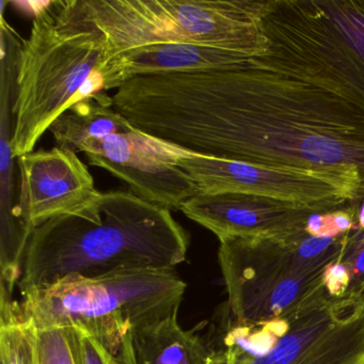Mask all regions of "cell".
<instances>
[{"label": "cell", "instance_id": "d6986e66", "mask_svg": "<svg viewBox=\"0 0 364 364\" xmlns=\"http://www.w3.org/2000/svg\"><path fill=\"white\" fill-rule=\"evenodd\" d=\"M358 227L364 231V199L362 200L361 205L358 208Z\"/></svg>", "mask_w": 364, "mask_h": 364}, {"label": "cell", "instance_id": "9a60e30c", "mask_svg": "<svg viewBox=\"0 0 364 364\" xmlns=\"http://www.w3.org/2000/svg\"><path fill=\"white\" fill-rule=\"evenodd\" d=\"M36 333L37 364H80L72 327L37 328Z\"/></svg>", "mask_w": 364, "mask_h": 364}, {"label": "cell", "instance_id": "4fadbf2b", "mask_svg": "<svg viewBox=\"0 0 364 364\" xmlns=\"http://www.w3.org/2000/svg\"><path fill=\"white\" fill-rule=\"evenodd\" d=\"M37 328L18 302L0 306L1 364H37Z\"/></svg>", "mask_w": 364, "mask_h": 364}, {"label": "cell", "instance_id": "7c38bea8", "mask_svg": "<svg viewBox=\"0 0 364 364\" xmlns=\"http://www.w3.org/2000/svg\"><path fill=\"white\" fill-rule=\"evenodd\" d=\"M135 364H206L210 350L193 331L184 330L178 313L136 330Z\"/></svg>", "mask_w": 364, "mask_h": 364}, {"label": "cell", "instance_id": "ac0fdd59", "mask_svg": "<svg viewBox=\"0 0 364 364\" xmlns=\"http://www.w3.org/2000/svg\"><path fill=\"white\" fill-rule=\"evenodd\" d=\"M206 364H231V355L225 347L210 350Z\"/></svg>", "mask_w": 364, "mask_h": 364}, {"label": "cell", "instance_id": "ba28073f", "mask_svg": "<svg viewBox=\"0 0 364 364\" xmlns=\"http://www.w3.org/2000/svg\"><path fill=\"white\" fill-rule=\"evenodd\" d=\"M178 167L201 195L259 196L323 210L364 199L363 180L353 166L298 168L210 156L188 151Z\"/></svg>", "mask_w": 364, "mask_h": 364}, {"label": "cell", "instance_id": "2e32d148", "mask_svg": "<svg viewBox=\"0 0 364 364\" xmlns=\"http://www.w3.org/2000/svg\"><path fill=\"white\" fill-rule=\"evenodd\" d=\"M69 327H72L75 336L80 364H135V355L116 353L84 328Z\"/></svg>", "mask_w": 364, "mask_h": 364}, {"label": "cell", "instance_id": "30bf717a", "mask_svg": "<svg viewBox=\"0 0 364 364\" xmlns=\"http://www.w3.org/2000/svg\"><path fill=\"white\" fill-rule=\"evenodd\" d=\"M20 170L16 218L31 237L38 225L82 210L101 191L77 153L55 146L18 159Z\"/></svg>", "mask_w": 364, "mask_h": 364}, {"label": "cell", "instance_id": "6da1fadb", "mask_svg": "<svg viewBox=\"0 0 364 364\" xmlns=\"http://www.w3.org/2000/svg\"><path fill=\"white\" fill-rule=\"evenodd\" d=\"M264 56L144 74L112 95L134 127L199 154L298 168L353 166L364 186V61L313 1L276 0Z\"/></svg>", "mask_w": 364, "mask_h": 364}, {"label": "cell", "instance_id": "5bb4252c", "mask_svg": "<svg viewBox=\"0 0 364 364\" xmlns=\"http://www.w3.org/2000/svg\"><path fill=\"white\" fill-rule=\"evenodd\" d=\"M334 28L364 61V1H318Z\"/></svg>", "mask_w": 364, "mask_h": 364}, {"label": "cell", "instance_id": "5b68a950", "mask_svg": "<svg viewBox=\"0 0 364 364\" xmlns=\"http://www.w3.org/2000/svg\"><path fill=\"white\" fill-rule=\"evenodd\" d=\"M350 233L314 236L306 230L287 240H221L218 262L232 323L284 318L326 295V270L341 259Z\"/></svg>", "mask_w": 364, "mask_h": 364}, {"label": "cell", "instance_id": "9c48e42d", "mask_svg": "<svg viewBox=\"0 0 364 364\" xmlns=\"http://www.w3.org/2000/svg\"><path fill=\"white\" fill-rule=\"evenodd\" d=\"M78 152L85 153L89 165L110 172L138 197L171 212L181 210L199 193L178 166L188 151L139 131L125 118L105 135L85 141Z\"/></svg>", "mask_w": 364, "mask_h": 364}, {"label": "cell", "instance_id": "277c9868", "mask_svg": "<svg viewBox=\"0 0 364 364\" xmlns=\"http://www.w3.org/2000/svg\"><path fill=\"white\" fill-rule=\"evenodd\" d=\"M186 287L174 270L72 274L24 294L21 308L37 328L80 326L116 353L134 355V332L178 313Z\"/></svg>", "mask_w": 364, "mask_h": 364}, {"label": "cell", "instance_id": "8992f818", "mask_svg": "<svg viewBox=\"0 0 364 364\" xmlns=\"http://www.w3.org/2000/svg\"><path fill=\"white\" fill-rule=\"evenodd\" d=\"M274 1L255 0H84L107 41L108 63L144 46L201 43L264 56V29ZM107 63V65H108Z\"/></svg>", "mask_w": 364, "mask_h": 364}, {"label": "cell", "instance_id": "3957f363", "mask_svg": "<svg viewBox=\"0 0 364 364\" xmlns=\"http://www.w3.org/2000/svg\"><path fill=\"white\" fill-rule=\"evenodd\" d=\"M31 33L18 53L14 159L33 152L69 108L106 92L107 41L84 0H53L35 8Z\"/></svg>", "mask_w": 364, "mask_h": 364}, {"label": "cell", "instance_id": "e0dca14e", "mask_svg": "<svg viewBox=\"0 0 364 364\" xmlns=\"http://www.w3.org/2000/svg\"><path fill=\"white\" fill-rule=\"evenodd\" d=\"M341 263L346 267L349 287L346 296H364V231L355 229L348 236Z\"/></svg>", "mask_w": 364, "mask_h": 364}, {"label": "cell", "instance_id": "52a82bcc", "mask_svg": "<svg viewBox=\"0 0 364 364\" xmlns=\"http://www.w3.org/2000/svg\"><path fill=\"white\" fill-rule=\"evenodd\" d=\"M231 364H364V296L323 295L284 318L231 323Z\"/></svg>", "mask_w": 364, "mask_h": 364}, {"label": "cell", "instance_id": "7a4b0ae2", "mask_svg": "<svg viewBox=\"0 0 364 364\" xmlns=\"http://www.w3.org/2000/svg\"><path fill=\"white\" fill-rule=\"evenodd\" d=\"M188 248V233L171 210L132 191H107L82 210L33 230L18 285L24 295L72 274L174 270Z\"/></svg>", "mask_w": 364, "mask_h": 364}, {"label": "cell", "instance_id": "8fae6325", "mask_svg": "<svg viewBox=\"0 0 364 364\" xmlns=\"http://www.w3.org/2000/svg\"><path fill=\"white\" fill-rule=\"evenodd\" d=\"M185 216L208 229L219 242L230 238L287 240L306 231L319 208L259 196L198 193L183 204Z\"/></svg>", "mask_w": 364, "mask_h": 364}]
</instances>
